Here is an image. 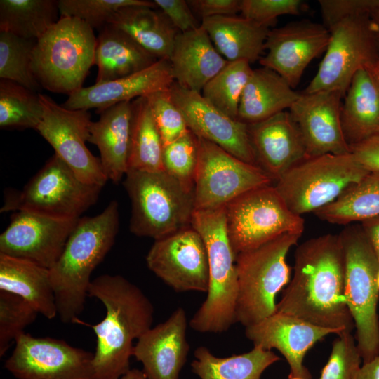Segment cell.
<instances>
[{
  "mask_svg": "<svg viewBox=\"0 0 379 379\" xmlns=\"http://www.w3.org/2000/svg\"><path fill=\"white\" fill-rule=\"evenodd\" d=\"M321 220L347 225L379 216V171H371L347 187L334 201L317 210Z\"/></svg>",
  "mask_w": 379,
  "mask_h": 379,
  "instance_id": "obj_34",
  "label": "cell"
},
{
  "mask_svg": "<svg viewBox=\"0 0 379 379\" xmlns=\"http://www.w3.org/2000/svg\"><path fill=\"white\" fill-rule=\"evenodd\" d=\"M328 31L324 56L303 93L338 91L345 96L354 74L369 69L379 57L369 14L345 18Z\"/></svg>",
  "mask_w": 379,
  "mask_h": 379,
  "instance_id": "obj_12",
  "label": "cell"
},
{
  "mask_svg": "<svg viewBox=\"0 0 379 379\" xmlns=\"http://www.w3.org/2000/svg\"><path fill=\"white\" fill-rule=\"evenodd\" d=\"M369 20L373 34L379 49V0H373L369 13Z\"/></svg>",
  "mask_w": 379,
  "mask_h": 379,
  "instance_id": "obj_52",
  "label": "cell"
},
{
  "mask_svg": "<svg viewBox=\"0 0 379 379\" xmlns=\"http://www.w3.org/2000/svg\"><path fill=\"white\" fill-rule=\"evenodd\" d=\"M124 187L131 202L130 230L157 240L191 225L194 190L165 171H128Z\"/></svg>",
  "mask_w": 379,
  "mask_h": 379,
  "instance_id": "obj_6",
  "label": "cell"
},
{
  "mask_svg": "<svg viewBox=\"0 0 379 379\" xmlns=\"http://www.w3.org/2000/svg\"><path fill=\"white\" fill-rule=\"evenodd\" d=\"M146 262L152 272L176 292L208 291L206 246L191 225L155 240Z\"/></svg>",
  "mask_w": 379,
  "mask_h": 379,
  "instance_id": "obj_16",
  "label": "cell"
},
{
  "mask_svg": "<svg viewBox=\"0 0 379 379\" xmlns=\"http://www.w3.org/2000/svg\"><path fill=\"white\" fill-rule=\"evenodd\" d=\"M304 6L300 0H241L240 13L244 18L270 27L279 16L299 15Z\"/></svg>",
  "mask_w": 379,
  "mask_h": 379,
  "instance_id": "obj_45",
  "label": "cell"
},
{
  "mask_svg": "<svg viewBox=\"0 0 379 379\" xmlns=\"http://www.w3.org/2000/svg\"><path fill=\"white\" fill-rule=\"evenodd\" d=\"M37 311L21 297L0 291V357L4 356L25 328L32 324Z\"/></svg>",
  "mask_w": 379,
  "mask_h": 379,
  "instance_id": "obj_42",
  "label": "cell"
},
{
  "mask_svg": "<svg viewBox=\"0 0 379 379\" xmlns=\"http://www.w3.org/2000/svg\"><path fill=\"white\" fill-rule=\"evenodd\" d=\"M345 260V296L363 364L379 355V260L361 225L340 234Z\"/></svg>",
  "mask_w": 379,
  "mask_h": 379,
  "instance_id": "obj_7",
  "label": "cell"
},
{
  "mask_svg": "<svg viewBox=\"0 0 379 379\" xmlns=\"http://www.w3.org/2000/svg\"><path fill=\"white\" fill-rule=\"evenodd\" d=\"M43 117L36 131L82 182L103 187L108 180L100 158L93 156L88 142L91 114L86 109H69L51 97L39 93Z\"/></svg>",
  "mask_w": 379,
  "mask_h": 379,
  "instance_id": "obj_14",
  "label": "cell"
},
{
  "mask_svg": "<svg viewBox=\"0 0 379 379\" xmlns=\"http://www.w3.org/2000/svg\"><path fill=\"white\" fill-rule=\"evenodd\" d=\"M288 379H304V378L298 377V376H294L289 374Z\"/></svg>",
  "mask_w": 379,
  "mask_h": 379,
  "instance_id": "obj_55",
  "label": "cell"
},
{
  "mask_svg": "<svg viewBox=\"0 0 379 379\" xmlns=\"http://www.w3.org/2000/svg\"><path fill=\"white\" fill-rule=\"evenodd\" d=\"M253 70L248 61L227 62L204 86L201 94L218 109L239 120L241 98Z\"/></svg>",
  "mask_w": 379,
  "mask_h": 379,
  "instance_id": "obj_37",
  "label": "cell"
},
{
  "mask_svg": "<svg viewBox=\"0 0 379 379\" xmlns=\"http://www.w3.org/2000/svg\"><path fill=\"white\" fill-rule=\"evenodd\" d=\"M256 164L273 180L307 157L300 131L288 111L248 124Z\"/></svg>",
  "mask_w": 379,
  "mask_h": 379,
  "instance_id": "obj_23",
  "label": "cell"
},
{
  "mask_svg": "<svg viewBox=\"0 0 379 379\" xmlns=\"http://www.w3.org/2000/svg\"><path fill=\"white\" fill-rule=\"evenodd\" d=\"M154 2L179 32H190L200 27L187 1L154 0Z\"/></svg>",
  "mask_w": 379,
  "mask_h": 379,
  "instance_id": "obj_47",
  "label": "cell"
},
{
  "mask_svg": "<svg viewBox=\"0 0 379 379\" xmlns=\"http://www.w3.org/2000/svg\"><path fill=\"white\" fill-rule=\"evenodd\" d=\"M300 95L274 71L255 69L243 92L238 119L247 124L265 120L289 109Z\"/></svg>",
  "mask_w": 379,
  "mask_h": 379,
  "instance_id": "obj_31",
  "label": "cell"
},
{
  "mask_svg": "<svg viewBox=\"0 0 379 379\" xmlns=\"http://www.w3.org/2000/svg\"><path fill=\"white\" fill-rule=\"evenodd\" d=\"M6 369L16 379H93V353L65 340L25 332L15 341Z\"/></svg>",
  "mask_w": 379,
  "mask_h": 379,
  "instance_id": "obj_15",
  "label": "cell"
},
{
  "mask_svg": "<svg viewBox=\"0 0 379 379\" xmlns=\"http://www.w3.org/2000/svg\"><path fill=\"white\" fill-rule=\"evenodd\" d=\"M191 226L206 246L209 286L207 297L192 317L190 326L200 333H222L236 322L238 293L237 254L229 240L225 206L194 211Z\"/></svg>",
  "mask_w": 379,
  "mask_h": 379,
  "instance_id": "obj_4",
  "label": "cell"
},
{
  "mask_svg": "<svg viewBox=\"0 0 379 379\" xmlns=\"http://www.w3.org/2000/svg\"><path fill=\"white\" fill-rule=\"evenodd\" d=\"M360 225L379 260V216L364 220Z\"/></svg>",
  "mask_w": 379,
  "mask_h": 379,
  "instance_id": "obj_50",
  "label": "cell"
},
{
  "mask_svg": "<svg viewBox=\"0 0 379 379\" xmlns=\"http://www.w3.org/2000/svg\"><path fill=\"white\" fill-rule=\"evenodd\" d=\"M175 82L171 64L159 59L149 67L110 81L83 87L68 96L62 105L69 109H96L97 113L123 102L147 97L151 93L169 88Z\"/></svg>",
  "mask_w": 379,
  "mask_h": 379,
  "instance_id": "obj_24",
  "label": "cell"
},
{
  "mask_svg": "<svg viewBox=\"0 0 379 379\" xmlns=\"http://www.w3.org/2000/svg\"><path fill=\"white\" fill-rule=\"evenodd\" d=\"M226 230L236 254L282 234L302 235L305 220L293 213L274 186L248 191L225 206Z\"/></svg>",
  "mask_w": 379,
  "mask_h": 379,
  "instance_id": "obj_11",
  "label": "cell"
},
{
  "mask_svg": "<svg viewBox=\"0 0 379 379\" xmlns=\"http://www.w3.org/2000/svg\"><path fill=\"white\" fill-rule=\"evenodd\" d=\"M198 161L199 139L190 130L164 146V171L190 190H194Z\"/></svg>",
  "mask_w": 379,
  "mask_h": 379,
  "instance_id": "obj_40",
  "label": "cell"
},
{
  "mask_svg": "<svg viewBox=\"0 0 379 379\" xmlns=\"http://www.w3.org/2000/svg\"><path fill=\"white\" fill-rule=\"evenodd\" d=\"M131 102H120L104 109L99 119L91 121L89 127L88 142L98 148L104 173L114 183L119 182L128 170Z\"/></svg>",
  "mask_w": 379,
  "mask_h": 379,
  "instance_id": "obj_26",
  "label": "cell"
},
{
  "mask_svg": "<svg viewBox=\"0 0 379 379\" xmlns=\"http://www.w3.org/2000/svg\"><path fill=\"white\" fill-rule=\"evenodd\" d=\"M344 97L340 119L350 147L379 135V89L368 69L354 74Z\"/></svg>",
  "mask_w": 379,
  "mask_h": 379,
  "instance_id": "obj_30",
  "label": "cell"
},
{
  "mask_svg": "<svg viewBox=\"0 0 379 379\" xmlns=\"http://www.w3.org/2000/svg\"><path fill=\"white\" fill-rule=\"evenodd\" d=\"M338 334L355 328L345 296V260L339 234L306 240L295 252L293 273L276 312Z\"/></svg>",
  "mask_w": 379,
  "mask_h": 379,
  "instance_id": "obj_1",
  "label": "cell"
},
{
  "mask_svg": "<svg viewBox=\"0 0 379 379\" xmlns=\"http://www.w3.org/2000/svg\"><path fill=\"white\" fill-rule=\"evenodd\" d=\"M157 8L130 6L119 9L110 25L128 34L158 59L168 60L179 32Z\"/></svg>",
  "mask_w": 379,
  "mask_h": 379,
  "instance_id": "obj_32",
  "label": "cell"
},
{
  "mask_svg": "<svg viewBox=\"0 0 379 379\" xmlns=\"http://www.w3.org/2000/svg\"><path fill=\"white\" fill-rule=\"evenodd\" d=\"M79 219L60 220L15 211L0 235V253L26 259L50 270L61 255Z\"/></svg>",
  "mask_w": 379,
  "mask_h": 379,
  "instance_id": "obj_17",
  "label": "cell"
},
{
  "mask_svg": "<svg viewBox=\"0 0 379 379\" xmlns=\"http://www.w3.org/2000/svg\"><path fill=\"white\" fill-rule=\"evenodd\" d=\"M368 173L351 152L326 154L306 157L286 171L274 187L290 210L302 216L334 201Z\"/></svg>",
  "mask_w": 379,
  "mask_h": 379,
  "instance_id": "obj_10",
  "label": "cell"
},
{
  "mask_svg": "<svg viewBox=\"0 0 379 379\" xmlns=\"http://www.w3.org/2000/svg\"><path fill=\"white\" fill-rule=\"evenodd\" d=\"M378 286H379V272H378Z\"/></svg>",
  "mask_w": 379,
  "mask_h": 379,
  "instance_id": "obj_56",
  "label": "cell"
},
{
  "mask_svg": "<svg viewBox=\"0 0 379 379\" xmlns=\"http://www.w3.org/2000/svg\"><path fill=\"white\" fill-rule=\"evenodd\" d=\"M158 60L123 31L107 25L100 29L97 38L94 65L98 73L95 84L138 72Z\"/></svg>",
  "mask_w": 379,
  "mask_h": 379,
  "instance_id": "obj_29",
  "label": "cell"
},
{
  "mask_svg": "<svg viewBox=\"0 0 379 379\" xmlns=\"http://www.w3.org/2000/svg\"><path fill=\"white\" fill-rule=\"evenodd\" d=\"M170 88L154 92L145 97L164 146L178 139L190 130L183 114L172 98Z\"/></svg>",
  "mask_w": 379,
  "mask_h": 379,
  "instance_id": "obj_43",
  "label": "cell"
},
{
  "mask_svg": "<svg viewBox=\"0 0 379 379\" xmlns=\"http://www.w3.org/2000/svg\"><path fill=\"white\" fill-rule=\"evenodd\" d=\"M354 379H379V355L364 363Z\"/></svg>",
  "mask_w": 379,
  "mask_h": 379,
  "instance_id": "obj_51",
  "label": "cell"
},
{
  "mask_svg": "<svg viewBox=\"0 0 379 379\" xmlns=\"http://www.w3.org/2000/svg\"><path fill=\"white\" fill-rule=\"evenodd\" d=\"M119 225L115 200L95 216L81 217L61 255L50 269L58 315L63 323L78 322L92 281L91 275L113 246Z\"/></svg>",
  "mask_w": 379,
  "mask_h": 379,
  "instance_id": "obj_3",
  "label": "cell"
},
{
  "mask_svg": "<svg viewBox=\"0 0 379 379\" xmlns=\"http://www.w3.org/2000/svg\"><path fill=\"white\" fill-rule=\"evenodd\" d=\"M198 139L194 211L223 207L241 194L272 182L259 166L238 159L210 141Z\"/></svg>",
  "mask_w": 379,
  "mask_h": 379,
  "instance_id": "obj_13",
  "label": "cell"
},
{
  "mask_svg": "<svg viewBox=\"0 0 379 379\" xmlns=\"http://www.w3.org/2000/svg\"><path fill=\"white\" fill-rule=\"evenodd\" d=\"M194 15L202 19L235 15L241 12V0H189L187 1Z\"/></svg>",
  "mask_w": 379,
  "mask_h": 379,
  "instance_id": "obj_48",
  "label": "cell"
},
{
  "mask_svg": "<svg viewBox=\"0 0 379 379\" xmlns=\"http://www.w3.org/2000/svg\"><path fill=\"white\" fill-rule=\"evenodd\" d=\"M187 326L185 311L178 307L137 340L133 356L142 364L148 379H179L190 351Z\"/></svg>",
  "mask_w": 379,
  "mask_h": 379,
  "instance_id": "obj_22",
  "label": "cell"
},
{
  "mask_svg": "<svg viewBox=\"0 0 379 379\" xmlns=\"http://www.w3.org/2000/svg\"><path fill=\"white\" fill-rule=\"evenodd\" d=\"M170 91L185 117L188 128L194 134L246 163L258 166L247 124L228 117L208 102L201 93L185 89L175 82Z\"/></svg>",
  "mask_w": 379,
  "mask_h": 379,
  "instance_id": "obj_19",
  "label": "cell"
},
{
  "mask_svg": "<svg viewBox=\"0 0 379 379\" xmlns=\"http://www.w3.org/2000/svg\"><path fill=\"white\" fill-rule=\"evenodd\" d=\"M36 40L0 32V78L16 82L33 91L41 86L32 70Z\"/></svg>",
  "mask_w": 379,
  "mask_h": 379,
  "instance_id": "obj_39",
  "label": "cell"
},
{
  "mask_svg": "<svg viewBox=\"0 0 379 379\" xmlns=\"http://www.w3.org/2000/svg\"><path fill=\"white\" fill-rule=\"evenodd\" d=\"M97 38L93 29L73 17H60L36 40L32 70L42 88L69 95L83 88L94 65Z\"/></svg>",
  "mask_w": 379,
  "mask_h": 379,
  "instance_id": "obj_5",
  "label": "cell"
},
{
  "mask_svg": "<svg viewBox=\"0 0 379 379\" xmlns=\"http://www.w3.org/2000/svg\"><path fill=\"white\" fill-rule=\"evenodd\" d=\"M102 188L82 182L54 153L21 191L7 195L1 211L77 220L97 202Z\"/></svg>",
  "mask_w": 379,
  "mask_h": 379,
  "instance_id": "obj_9",
  "label": "cell"
},
{
  "mask_svg": "<svg viewBox=\"0 0 379 379\" xmlns=\"http://www.w3.org/2000/svg\"><path fill=\"white\" fill-rule=\"evenodd\" d=\"M88 296L105 306V318L91 325L96 335L93 379H119L128 372L133 341L152 327L154 307L145 293L121 275L102 274L91 281Z\"/></svg>",
  "mask_w": 379,
  "mask_h": 379,
  "instance_id": "obj_2",
  "label": "cell"
},
{
  "mask_svg": "<svg viewBox=\"0 0 379 379\" xmlns=\"http://www.w3.org/2000/svg\"><path fill=\"white\" fill-rule=\"evenodd\" d=\"M0 291L18 295L48 319L58 315L50 270L0 253Z\"/></svg>",
  "mask_w": 379,
  "mask_h": 379,
  "instance_id": "obj_28",
  "label": "cell"
},
{
  "mask_svg": "<svg viewBox=\"0 0 379 379\" xmlns=\"http://www.w3.org/2000/svg\"><path fill=\"white\" fill-rule=\"evenodd\" d=\"M219 53L228 62L246 60L251 64L262 57L270 27L240 15H223L201 20Z\"/></svg>",
  "mask_w": 379,
  "mask_h": 379,
  "instance_id": "obj_27",
  "label": "cell"
},
{
  "mask_svg": "<svg viewBox=\"0 0 379 379\" xmlns=\"http://www.w3.org/2000/svg\"><path fill=\"white\" fill-rule=\"evenodd\" d=\"M337 335L319 379H354L361 366L362 358L351 332Z\"/></svg>",
  "mask_w": 379,
  "mask_h": 379,
  "instance_id": "obj_44",
  "label": "cell"
},
{
  "mask_svg": "<svg viewBox=\"0 0 379 379\" xmlns=\"http://www.w3.org/2000/svg\"><path fill=\"white\" fill-rule=\"evenodd\" d=\"M350 152L367 171H379V135L350 146Z\"/></svg>",
  "mask_w": 379,
  "mask_h": 379,
  "instance_id": "obj_49",
  "label": "cell"
},
{
  "mask_svg": "<svg viewBox=\"0 0 379 379\" xmlns=\"http://www.w3.org/2000/svg\"><path fill=\"white\" fill-rule=\"evenodd\" d=\"M42 117L39 93L12 81L0 80L1 128L36 130Z\"/></svg>",
  "mask_w": 379,
  "mask_h": 379,
  "instance_id": "obj_38",
  "label": "cell"
},
{
  "mask_svg": "<svg viewBox=\"0 0 379 379\" xmlns=\"http://www.w3.org/2000/svg\"><path fill=\"white\" fill-rule=\"evenodd\" d=\"M343 97L338 91L302 93L289 109L300 131L307 157L351 152L341 125Z\"/></svg>",
  "mask_w": 379,
  "mask_h": 379,
  "instance_id": "obj_20",
  "label": "cell"
},
{
  "mask_svg": "<svg viewBox=\"0 0 379 379\" xmlns=\"http://www.w3.org/2000/svg\"><path fill=\"white\" fill-rule=\"evenodd\" d=\"M119 379H148L142 370L131 368Z\"/></svg>",
  "mask_w": 379,
  "mask_h": 379,
  "instance_id": "obj_53",
  "label": "cell"
},
{
  "mask_svg": "<svg viewBox=\"0 0 379 379\" xmlns=\"http://www.w3.org/2000/svg\"><path fill=\"white\" fill-rule=\"evenodd\" d=\"M168 60L175 82L198 93L228 62L201 25L178 34Z\"/></svg>",
  "mask_w": 379,
  "mask_h": 379,
  "instance_id": "obj_25",
  "label": "cell"
},
{
  "mask_svg": "<svg viewBox=\"0 0 379 379\" xmlns=\"http://www.w3.org/2000/svg\"><path fill=\"white\" fill-rule=\"evenodd\" d=\"M55 0H1L0 32L37 40L60 18Z\"/></svg>",
  "mask_w": 379,
  "mask_h": 379,
  "instance_id": "obj_36",
  "label": "cell"
},
{
  "mask_svg": "<svg viewBox=\"0 0 379 379\" xmlns=\"http://www.w3.org/2000/svg\"><path fill=\"white\" fill-rule=\"evenodd\" d=\"M337 331L314 325L287 314L275 312L246 327V337L254 346L279 351L290 367V375L312 379L303 361L307 351L319 340Z\"/></svg>",
  "mask_w": 379,
  "mask_h": 379,
  "instance_id": "obj_21",
  "label": "cell"
},
{
  "mask_svg": "<svg viewBox=\"0 0 379 379\" xmlns=\"http://www.w3.org/2000/svg\"><path fill=\"white\" fill-rule=\"evenodd\" d=\"M194 357L192 371L200 379H261L263 372L280 360L272 350L257 346L227 357H215L206 347L200 346Z\"/></svg>",
  "mask_w": 379,
  "mask_h": 379,
  "instance_id": "obj_33",
  "label": "cell"
},
{
  "mask_svg": "<svg viewBox=\"0 0 379 379\" xmlns=\"http://www.w3.org/2000/svg\"><path fill=\"white\" fill-rule=\"evenodd\" d=\"M373 4V0H320L323 25L329 30L345 18L369 14Z\"/></svg>",
  "mask_w": 379,
  "mask_h": 379,
  "instance_id": "obj_46",
  "label": "cell"
},
{
  "mask_svg": "<svg viewBox=\"0 0 379 379\" xmlns=\"http://www.w3.org/2000/svg\"><path fill=\"white\" fill-rule=\"evenodd\" d=\"M371 73V75L379 89V57L375 63L368 69Z\"/></svg>",
  "mask_w": 379,
  "mask_h": 379,
  "instance_id": "obj_54",
  "label": "cell"
},
{
  "mask_svg": "<svg viewBox=\"0 0 379 379\" xmlns=\"http://www.w3.org/2000/svg\"><path fill=\"white\" fill-rule=\"evenodd\" d=\"M131 108L128 171H164V144L146 98L133 100Z\"/></svg>",
  "mask_w": 379,
  "mask_h": 379,
  "instance_id": "obj_35",
  "label": "cell"
},
{
  "mask_svg": "<svg viewBox=\"0 0 379 379\" xmlns=\"http://www.w3.org/2000/svg\"><path fill=\"white\" fill-rule=\"evenodd\" d=\"M301 236L286 233L237 254L236 322L246 328L275 313L277 294L291 280L287 254Z\"/></svg>",
  "mask_w": 379,
  "mask_h": 379,
  "instance_id": "obj_8",
  "label": "cell"
},
{
  "mask_svg": "<svg viewBox=\"0 0 379 379\" xmlns=\"http://www.w3.org/2000/svg\"><path fill=\"white\" fill-rule=\"evenodd\" d=\"M329 38L330 32L323 25L309 20L288 23L270 29L265 44L267 52L259 62L294 88L311 61L325 52Z\"/></svg>",
  "mask_w": 379,
  "mask_h": 379,
  "instance_id": "obj_18",
  "label": "cell"
},
{
  "mask_svg": "<svg viewBox=\"0 0 379 379\" xmlns=\"http://www.w3.org/2000/svg\"><path fill=\"white\" fill-rule=\"evenodd\" d=\"M60 17H73L91 28L102 29L120 8L130 6L157 8L154 1L147 0H59Z\"/></svg>",
  "mask_w": 379,
  "mask_h": 379,
  "instance_id": "obj_41",
  "label": "cell"
}]
</instances>
